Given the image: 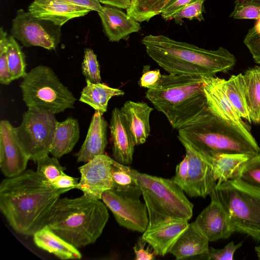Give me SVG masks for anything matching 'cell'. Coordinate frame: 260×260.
<instances>
[{
	"instance_id": "obj_6",
	"label": "cell",
	"mask_w": 260,
	"mask_h": 260,
	"mask_svg": "<svg viewBox=\"0 0 260 260\" xmlns=\"http://www.w3.org/2000/svg\"><path fill=\"white\" fill-rule=\"evenodd\" d=\"M131 171L141 190L147 207V228L171 220L188 221L191 218L193 205L172 179L140 173L133 169Z\"/></svg>"
},
{
	"instance_id": "obj_46",
	"label": "cell",
	"mask_w": 260,
	"mask_h": 260,
	"mask_svg": "<svg viewBox=\"0 0 260 260\" xmlns=\"http://www.w3.org/2000/svg\"><path fill=\"white\" fill-rule=\"evenodd\" d=\"M68 2L87 8L91 11L97 12L100 11L102 8L101 4L98 0H64Z\"/></svg>"
},
{
	"instance_id": "obj_34",
	"label": "cell",
	"mask_w": 260,
	"mask_h": 260,
	"mask_svg": "<svg viewBox=\"0 0 260 260\" xmlns=\"http://www.w3.org/2000/svg\"><path fill=\"white\" fill-rule=\"evenodd\" d=\"M230 17L258 20L260 18V0H236Z\"/></svg>"
},
{
	"instance_id": "obj_48",
	"label": "cell",
	"mask_w": 260,
	"mask_h": 260,
	"mask_svg": "<svg viewBox=\"0 0 260 260\" xmlns=\"http://www.w3.org/2000/svg\"><path fill=\"white\" fill-rule=\"evenodd\" d=\"M257 32L260 34V18L257 20V22L254 25Z\"/></svg>"
},
{
	"instance_id": "obj_7",
	"label": "cell",
	"mask_w": 260,
	"mask_h": 260,
	"mask_svg": "<svg viewBox=\"0 0 260 260\" xmlns=\"http://www.w3.org/2000/svg\"><path fill=\"white\" fill-rule=\"evenodd\" d=\"M22 78L19 86L28 109L55 115L74 108L76 98L50 67L37 66Z\"/></svg>"
},
{
	"instance_id": "obj_13",
	"label": "cell",
	"mask_w": 260,
	"mask_h": 260,
	"mask_svg": "<svg viewBox=\"0 0 260 260\" xmlns=\"http://www.w3.org/2000/svg\"><path fill=\"white\" fill-rule=\"evenodd\" d=\"M114 160L104 154L80 167L81 177L76 188L89 198L101 200L105 191L113 188L112 169Z\"/></svg>"
},
{
	"instance_id": "obj_16",
	"label": "cell",
	"mask_w": 260,
	"mask_h": 260,
	"mask_svg": "<svg viewBox=\"0 0 260 260\" xmlns=\"http://www.w3.org/2000/svg\"><path fill=\"white\" fill-rule=\"evenodd\" d=\"M209 196L210 203L199 214L194 222L209 242L228 239L235 230L225 209L213 190Z\"/></svg>"
},
{
	"instance_id": "obj_29",
	"label": "cell",
	"mask_w": 260,
	"mask_h": 260,
	"mask_svg": "<svg viewBox=\"0 0 260 260\" xmlns=\"http://www.w3.org/2000/svg\"><path fill=\"white\" fill-rule=\"evenodd\" d=\"M223 88L229 100L239 115L251 123L246 98L243 74L232 75L228 80L223 79Z\"/></svg>"
},
{
	"instance_id": "obj_9",
	"label": "cell",
	"mask_w": 260,
	"mask_h": 260,
	"mask_svg": "<svg viewBox=\"0 0 260 260\" xmlns=\"http://www.w3.org/2000/svg\"><path fill=\"white\" fill-rule=\"evenodd\" d=\"M57 120L55 115L28 109L21 124L14 127L17 139L29 160L36 162L49 154L54 140Z\"/></svg>"
},
{
	"instance_id": "obj_41",
	"label": "cell",
	"mask_w": 260,
	"mask_h": 260,
	"mask_svg": "<svg viewBox=\"0 0 260 260\" xmlns=\"http://www.w3.org/2000/svg\"><path fill=\"white\" fill-rule=\"evenodd\" d=\"M197 0H170L160 14L165 20L173 19L174 16L182 8Z\"/></svg>"
},
{
	"instance_id": "obj_15",
	"label": "cell",
	"mask_w": 260,
	"mask_h": 260,
	"mask_svg": "<svg viewBox=\"0 0 260 260\" xmlns=\"http://www.w3.org/2000/svg\"><path fill=\"white\" fill-rule=\"evenodd\" d=\"M29 160L16 136L14 127L7 120L0 122V169L7 178L24 172Z\"/></svg>"
},
{
	"instance_id": "obj_21",
	"label": "cell",
	"mask_w": 260,
	"mask_h": 260,
	"mask_svg": "<svg viewBox=\"0 0 260 260\" xmlns=\"http://www.w3.org/2000/svg\"><path fill=\"white\" fill-rule=\"evenodd\" d=\"M103 113L93 115L86 138L79 151L75 153L77 162H87L98 155L105 154L108 144L107 124Z\"/></svg>"
},
{
	"instance_id": "obj_43",
	"label": "cell",
	"mask_w": 260,
	"mask_h": 260,
	"mask_svg": "<svg viewBox=\"0 0 260 260\" xmlns=\"http://www.w3.org/2000/svg\"><path fill=\"white\" fill-rule=\"evenodd\" d=\"M79 180V178L69 176L64 172L49 183L55 189L67 188L71 190L76 188Z\"/></svg>"
},
{
	"instance_id": "obj_28",
	"label": "cell",
	"mask_w": 260,
	"mask_h": 260,
	"mask_svg": "<svg viewBox=\"0 0 260 260\" xmlns=\"http://www.w3.org/2000/svg\"><path fill=\"white\" fill-rule=\"evenodd\" d=\"M243 75L251 122L260 124V66L249 68Z\"/></svg>"
},
{
	"instance_id": "obj_31",
	"label": "cell",
	"mask_w": 260,
	"mask_h": 260,
	"mask_svg": "<svg viewBox=\"0 0 260 260\" xmlns=\"http://www.w3.org/2000/svg\"><path fill=\"white\" fill-rule=\"evenodd\" d=\"M7 58L10 73L13 80L23 78L26 73L25 55L16 39L12 36L9 37Z\"/></svg>"
},
{
	"instance_id": "obj_12",
	"label": "cell",
	"mask_w": 260,
	"mask_h": 260,
	"mask_svg": "<svg viewBox=\"0 0 260 260\" xmlns=\"http://www.w3.org/2000/svg\"><path fill=\"white\" fill-rule=\"evenodd\" d=\"M188 161V174L184 192L190 197L206 198L216 185L210 157L183 137L178 135Z\"/></svg>"
},
{
	"instance_id": "obj_45",
	"label": "cell",
	"mask_w": 260,
	"mask_h": 260,
	"mask_svg": "<svg viewBox=\"0 0 260 260\" xmlns=\"http://www.w3.org/2000/svg\"><path fill=\"white\" fill-rule=\"evenodd\" d=\"M146 242L142 238L138 244L134 247V252L135 254L136 260H152L154 259L156 255L154 251L151 252L148 248L145 249L144 247Z\"/></svg>"
},
{
	"instance_id": "obj_17",
	"label": "cell",
	"mask_w": 260,
	"mask_h": 260,
	"mask_svg": "<svg viewBox=\"0 0 260 260\" xmlns=\"http://www.w3.org/2000/svg\"><path fill=\"white\" fill-rule=\"evenodd\" d=\"M28 11L37 18L61 27L69 20L84 16L91 11L64 0H34Z\"/></svg>"
},
{
	"instance_id": "obj_14",
	"label": "cell",
	"mask_w": 260,
	"mask_h": 260,
	"mask_svg": "<svg viewBox=\"0 0 260 260\" xmlns=\"http://www.w3.org/2000/svg\"><path fill=\"white\" fill-rule=\"evenodd\" d=\"M203 90L209 110L215 115L235 126L251 138H254L250 126L241 118L226 96L223 79L215 76H203Z\"/></svg>"
},
{
	"instance_id": "obj_38",
	"label": "cell",
	"mask_w": 260,
	"mask_h": 260,
	"mask_svg": "<svg viewBox=\"0 0 260 260\" xmlns=\"http://www.w3.org/2000/svg\"><path fill=\"white\" fill-rule=\"evenodd\" d=\"M207 0H197L182 8L173 17L175 22L181 25L183 18L190 20L197 19L199 21H204L203 4Z\"/></svg>"
},
{
	"instance_id": "obj_40",
	"label": "cell",
	"mask_w": 260,
	"mask_h": 260,
	"mask_svg": "<svg viewBox=\"0 0 260 260\" xmlns=\"http://www.w3.org/2000/svg\"><path fill=\"white\" fill-rule=\"evenodd\" d=\"M243 42L254 62L260 64V34L253 26L250 28L244 37Z\"/></svg>"
},
{
	"instance_id": "obj_30",
	"label": "cell",
	"mask_w": 260,
	"mask_h": 260,
	"mask_svg": "<svg viewBox=\"0 0 260 260\" xmlns=\"http://www.w3.org/2000/svg\"><path fill=\"white\" fill-rule=\"evenodd\" d=\"M170 0H132L126 9V14L139 22H148L160 14Z\"/></svg>"
},
{
	"instance_id": "obj_44",
	"label": "cell",
	"mask_w": 260,
	"mask_h": 260,
	"mask_svg": "<svg viewBox=\"0 0 260 260\" xmlns=\"http://www.w3.org/2000/svg\"><path fill=\"white\" fill-rule=\"evenodd\" d=\"M161 74L159 70L147 71L144 73L140 79L142 87L148 89L154 86L159 80Z\"/></svg>"
},
{
	"instance_id": "obj_2",
	"label": "cell",
	"mask_w": 260,
	"mask_h": 260,
	"mask_svg": "<svg viewBox=\"0 0 260 260\" xmlns=\"http://www.w3.org/2000/svg\"><path fill=\"white\" fill-rule=\"evenodd\" d=\"M141 43L148 56L170 74L213 76L228 72L236 63L235 56L222 47L208 50L163 35L146 36Z\"/></svg>"
},
{
	"instance_id": "obj_1",
	"label": "cell",
	"mask_w": 260,
	"mask_h": 260,
	"mask_svg": "<svg viewBox=\"0 0 260 260\" xmlns=\"http://www.w3.org/2000/svg\"><path fill=\"white\" fill-rule=\"evenodd\" d=\"M70 190L55 189L28 169L1 182L0 210L16 233L31 236L48 224L61 194Z\"/></svg>"
},
{
	"instance_id": "obj_39",
	"label": "cell",
	"mask_w": 260,
	"mask_h": 260,
	"mask_svg": "<svg viewBox=\"0 0 260 260\" xmlns=\"http://www.w3.org/2000/svg\"><path fill=\"white\" fill-rule=\"evenodd\" d=\"M242 245V243L235 244L234 241H232L221 249L209 247L207 253L197 258L207 260H233L236 251Z\"/></svg>"
},
{
	"instance_id": "obj_36",
	"label": "cell",
	"mask_w": 260,
	"mask_h": 260,
	"mask_svg": "<svg viewBox=\"0 0 260 260\" xmlns=\"http://www.w3.org/2000/svg\"><path fill=\"white\" fill-rule=\"evenodd\" d=\"M131 170V168L128 166L122 165L114 160L112 169L113 188H124L138 184Z\"/></svg>"
},
{
	"instance_id": "obj_20",
	"label": "cell",
	"mask_w": 260,
	"mask_h": 260,
	"mask_svg": "<svg viewBox=\"0 0 260 260\" xmlns=\"http://www.w3.org/2000/svg\"><path fill=\"white\" fill-rule=\"evenodd\" d=\"M184 220H171L147 228L142 238L152 248L156 255L165 256L188 226Z\"/></svg>"
},
{
	"instance_id": "obj_24",
	"label": "cell",
	"mask_w": 260,
	"mask_h": 260,
	"mask_svg": "<svg viewBox=\"0 0 260 260\" xmlns=\"http://www.w3.org/2000/svg\"><path fill=\"white\" fill-rule=\"evenodd\" d=\"M35 244L40 248L61 259H80L78 248L63 239L47 225L33 235Z\"/></svg>"
},
{
	"instance_id": "obj_19",
	"label": "cell",
	"mask_w": 260,
	"mask_h": 260,
	"mask_svg": "<svg viewBox=\"0 0 260 260\" xmlns=\"http://www.w3.org/2000/svg\"><path fill=\"white\" fill-rule=\"evenodd\" d=\"M104 31L111 42L127 40L129 35L141 28L140 22L129 16L119 8L104 5L98 12Z\"/></svg>"
},
{
	"instance_id": "obj_23",
	"label": "cell",
	"mask_w": 260,
	"mask_h": 260,
	"mask_svg": "<svg viewBox=\"0 0 260 260\" xmlns=\"http://www.w3.org/2000/svg\"><path fill=\"white\" fill-rule=\"evenodd\" d=\"M153 109L144 102H125L120 108L136 145L144 143L150 133L149 117Z\"/></svg>"
},
{
	"instance_id": "obj_18",
	"label": "cell",
	"mask_w": 260,
	"mask_h": 260,
	"mask_svg": "<svg viewBox=\"0 0 260 260\" xmlns=\"http://www.w3.org/2000/svg\"><path fill=\"white\" fill-rule=\"evenodd\" d=\"M114 159L124 165H130L133 159L135 143L120 109L114 108L109 124Z\"/></svg>"
},
{
	"instance_id": "obj_32",
	"label": "cell",
	"mask_w": 260,
	"mask_h": 260,
	"mask_svg": "<svg viewBox=\"0 0 260 260\" xmlns=\"http://www.w3.org/2000/svg\"><path fill=\"white\" fill-rule=\"evenodd\" d=\"M235 179L260 191V152L252 156L245 163Z\"/></svg>"
},
{
	"instance_id": "obj_26",
	"label": "cell",
	"mask_w": 260,
	"mask_h": 260,
	"mask_svg": "<svg viewBox=\"0 0 260 260\" xmlns=\"http://www.w3.org/2000/svg\"><path fill=\"white\" fill-rule=\"evenodd\" d=\"M252 156L245 153H220L208 156L216 184L236 179L243 165Z\"/></svg>"
},
{
	"instance_id": "obj_42",
	"label": "cell",
	"mask_w": 260,
	"mask_h": 260,
	"mask_svg": "<svg viewBox=\"0 0 260 260\" xmlns=\"http://www.w3.org/2000/svg\"><path fill=\"white\" fill-rule=\"evenodd\" d=\"M188 174V161L187 157L185 155L183 159L176 166L175 175L171 179L183 190L187 181Z\"/></svg>"
},
{
	"instance_id": "obj_5",
	"label": "cell",
	"mask_w": 260,
	"mask_h": 260,
	"mask_svg": "<svg viewBox=\"0 0 260 260\" xmlns=\"http://www.w3.org/2000/svg\"><path fill=\"white\" fill-rule=\"evenodd\" d=\"M178 135L209 156L220 153L253 155L260 152L255 138L248 137L210 110L194 123L178 129Z\"/></svg>"
},
{
	"instance_id": "obj_4",
	"label": "cell",
	"mask_w": 260,
	"mask_h": 260,
	"mask_svg": "<svg viewBox=\"0 0 260 260\" xmlns=\"http://www.w3.org/2000/svg\"><path fill=\"white\" fill-rule=\"evenodd\" d=\"M101 200L84 194L74 199L59 198L47 225L78 249L93 244L102 235L109 217L108 208Z\"/></svg>"
},
{
	"instance_id": "obj_35",
	"label": "cell",
	"mask_w": 260,
	"mask_h": 260,
	"mask_svg": "<svg viewBox=\"0 0 260 260\" xmlns=\"http://www.w3.org/2000/svg\"><path fill=\"white\" fill-rule=\"evenodd\" d=\"M81 69L86 80L92 83L101 82L100 67L97 56L90 48H87L84 50Z\"/></svg>"
},
{
	"instance_id": "obj_27",
	"label": "cell",
	"mask_w": 260,
	"mask_h": 260,
	"mask_svg": "<svg viewBox=\"0 0 260 260\" xmlns=\"http://www.w3.org/2000/svg\"><path fill=\"white\" fill-rule=\"evenodd\" d=\"M86 82V85L83 88L79 100L96 111L103 113L107 112L108 102L112 97L124 94L122 90L111 87L101 82L92 83L88 80Z\"/></svg>"
},
{
	"instance_id": "obj_47",
	"label": "cell",
	"mask_w": 260,
	"mask_h": 260,
	"mask_svg": "<svg viewBox=\"0 0 260 260\" xmlns=\"http://www.w3.org/2000/svg\"><path fill=\"white\" fill-rule=\"evenodd\" d=\"M98 1L105 5L126 9L130 6L132 0H98Z\"/></svg>"
},
{
	"instance_id": "obj_3",
	"label": "cell",
	"mask_w": 260,
	"mask_h": 260,
	"mask_svg": "<svg viewBox=\"0 0 260 260\" xmlns=\"http://www.w3.org/2000/svg\"><path fill=\"white\" fill-rule=\"evenodd\" d=\"M203 77L163 74L148 89L145 97L162 113L172 127L179 129L194 123L209 110Z\"/></svg>"
},
{
	"instance_id": "obj_10",
	"label": "cell",
	"mask_w": 260,
	"mask_h": 260,
	"mask_svg": "<svg viewBox=\"0 0 260 260\" xmlns=\"http://www.w3.org/2000/svg\"><path fill=\"white\" fill-rule=\"evenodd\" d=\"M141 195V190L136 184L106 190L101 200L120 226L144 233L147 228L149 219L146 204L140 200Z\"/></svg>"
},
{
	"instance_id": "obj_11",
	"label": "cell",
	"mask_w": 260,
	"mask_h": 260,
	"mask_svg": "<svg viewBox=\"0 0 260 260\" xmlns=\"http://www.w3.org/2000/svg\"><path fill=\"white\" fill-rule=\"evenodd\" d=\"M61 26L37 18L29 11H17L12 21L11 36L26 47L55 49L60 41Z\"/></svg>"
},
{
	"instance_id": "obj_8",
	"label": "cell",
	"mask_w": 260,
	"mask_h": 260,
	"mask_svg": "<svg viewBox=\"0 0 260 260\" xmlns=\"http://www.w3.org/2000/svg\"><path fill=\"white\" fill-rule=\"evenodd\" d=\"M213 191L225 209L235 232L260 241V191L236 179L216 184Z\"/></svg>"
},
{
	"instance_id": "obj_33",
	"label": "cell",
	"mask_w": 260,
	"mask_h": 260,
	"mask_svg": "<svg viewBox=\"0 0 260 260\" xmlns=\"http://www.w3.org/2000/svg\"><path fill=\"white\" fill-rule=\"evenodd\" d=\"M37 173L48 183L52 182L61 175L66 169L62 166L55 157H50L49 154L44 155L36 161Z\"/></svg>"
},
{
	"instance_id": "obj_25",
	"label": "cell",
	"mask_w": 260,
	"mask_h": 260,
	"mask_svg": "<svg viewBox=\"0 0 260 260\" xmlns=\"http://www.w3.org/2000/svg\"><path fill=\"white\" fill-rule=\"evenodd\" d=\"M80 138L78 120L69 117L61 122H57L52 148L50 153L60 158L71 152Z\"/></svg>"
},
{
	"instance_id": "obj_49",
	"label": "cell",
	"mask_w": 260,
	"mask_h": 260,
	"mask_svg": "<svg viewBox=\"0 0 260 260\" xmlns=\"http://www.w3.org/2000/svg\"><path fill=\"white\" fill-rule=\"evenodd\" d=\"M255 251L259 259H260V245L255 247Z\"/></svg>"
},
{
	"instance_id": "obj_37",
	"label": "cell",
	"mask_w": 260,
	"mask_h": 260,
	"mask_svg": "<svg viewBox=\"0 0 260 260\" xmlns=\"http://www.w3.org/2000/svg\"><path fill=\"white\" fill-rule=\"evenodd\" d=\"M9 37L3 27L0 30V82L8 85L14 80L10 73L7 58Z\"/></svg>"
},
{
	"instance_id": "obj_22",
	"label": "cell",
	"mask_w": 260,
	"mask_h": 260,
	"mask_svg": "<svg viewBox=\"0 0 260 260\" xmlns=\"http://www.w3.org/2000/svg\"><path fill=\"white\" fill-rule=\"evenodd\" d=\"M209 241L205 234L194 221L188 223L179 236L169 253L176 259H184L207 253Z\"/></svg>"
}]
</instances>
